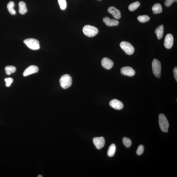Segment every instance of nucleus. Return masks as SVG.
<instances>
[{
  "mask_svg": "<svg viewBox=\"0 0 177 177\" xmlns=\"http://www.w3.org/2000/svg\"><path fill=\"white\" fill-rule=\"evenodd\" d=\"M101 64L104 68L108 70L111 69L114 65V62L111 60L107 57L103 58Z\"/></svg>",
  "mask_w": 177,
  "mask_h": 177,
  "instance_id": "f8f14e48",
  "label": "nucleus"
},
{
  "mask_svg": "<svg viewBox=\"0 0 177 177\" xmlns=\"http://www.w3.org/2000/svg\"><path fill=\"white\" fill-rule=\"evenodd\" d=\"M24 42L29 48L34 50H36L40 48L39 42L35 39L28 38L24 40Z\"/></svg>",
  "mask_w": 177,
  "mask_h": 177,
  "instance_id": "39448f33",
  "label": "nucleus"
},
{
  "mask_svg": "<svg viewBox=\"0 0 177 177\" xmlns=\"http://www.w3.org/2000/svg\"><path fill=\"white\" fill-rule=\"evenodd\" d=\"M159 123L160 127L164 132L167 133L169 127V124L164 114H160L159 116Z\"/></svg>",
  "mask_w": 177,
  "mask_h": 177,
  "instance_id": "f257e3e1",
  "label": "nucleus"
},
{
  "mask_svg": "<svg viewBox=\"0 0 177 177\" xmlns=\"http://www.w3.org/2000/svg\"><path fill=\"white\" fill-rule=\"evenodd\" d=\"M38 177H42L43 176L41 175H39L38 176Z\"/></svg>",
  "mask_w": 177,
  "mask_h": 177,
  "instance_id": "c85d7f7f",
  "label": "nucleus"
},
{
  "mask_svg": "<svg viewBox=\"0 0 177 177\" xmlns=\"http://www.w3.org/2000/svg\"><path fill=\"white\" fill-rule=\"evenodd\" d=\"M93 142L96 148L98 150L101 149L105 145V139L102 137L94 138Z\"/></svg>",
  "mask_w": 177,
  "mask_h": 177,
  "instance_id": "0eeeda50",
  "label": "nucleus"
},
{
  "mask_svg": "<svg viewBox=\"0 0 177 177\" xmlns=\"http://www.w3.org/2000/svg\"><path fill=\"white\" fill-rule=\"evenodd\" d=\"M173 72L174 75L175 79L176 81H177V67H175L174 68Z\"/></svg>",
  "mask_w": 177,
  "mask_h": 177,
  "instance_id": "cd10ccee",
  "label": "nucleus"
},
{
  "mask_svg": "<svg viewBox=\"0 0 177 177\" xmlns=\"http://www.w3.org/2000/svg\"><path fill=\"white\" fill-rule=\"evenodd\" d=\"M140 5V3L139 1H136L131 3L128 7L130 11H133L139 7Z\"/></svg>",
  "mask_w": 177,
  "mask_h": 177,
  "instance_id": "aec40b11",
  "label": "nucleus"
},
{
  "mask_svg": "<svg viewBox=\"0 0 177 177\" xmlns=\"http://www.w3.org/2000/svg\"><path fill=\"white\" fill-rule=\"evenodd\" d=\"M123 143L127 148L130 147L131 145V140L128 138L124 137L123 139Z\"/></svg>",
  "mask_w": 177,
  "mask_h": 177,
  "instance_id": "5701e85b",
  "label": "nucleus"
},
{
  "mask_svg": "<svg viewBox=\"0 0 177 177\" xmlns=\"http://www.w3.org/2000/svg\"><path fill=\"white\" fill-rule=\"evenodd\" d=\"M152 10L153 13L159 14L162 12V7L160 4L156 3L153 6Z\"/></svg>",
  "mask_w": 177,
  "mask_h": 177,
  "instance_id": "f3484780",
  "label": "nucleus"
},
{
  "mask_svg": "<svg viewBox=\"0 0 177 177\" xmlns=\"http://www.w3.org/2000/svg\"><path fill=\"white\" fill-rule=\"evenodd\" d=\"M83 32L86 36L91 37L96 36L98 33V30L93 26L86 25L83 28Z\"/></svg>",
  "mask_w": 177,
  "mask_h": 177,
  "instance_id": "7ed1b4c3",
  "label": "nucleus"
},
{
  "mask_svg": "<svg viewBox=\"0 0 177 177\" xmlns=\"http://www.w3.org/2000/svg\"><path fill=\"white\" fill-rule=\"evenodd\" d=\"M19 12L21 14H25L27 11L26 6L24 2L21 1L18 4Z\"/></svg>",
  "mask_w": 177,
  "mask_h": 177,
  "instance_id": "dca6fc26",
  "label": "nucleus"
},
{
  "mask_svg": "<svg viewBox=\"0 0 177 177\" xmlns=\"http://www.w3.org/2000/svg\"><path fill=\"white\" fill-rule=\"evenodd\" d=\"M5 81L6 83V86L7 87H9L11 85L13 81V79L12 78H6L5 79Z\"/></svg>",
  "mask_w": 177,
  "mask_h": 177,
  "instance_id": "a878e982",
  "label": "nucleus"
},
{
  "mask_svg": "<svg viewBox=\"0 0 177 177\" xmlns=\"http://www.w3.org/2000/svg\"><path fill=\"white\" fill-rule=\"evenodd\" d=\"M60 7L62 10L65 9L66 7V3L65 0H58Z\"/></svg>",
  "mask_w": 177,
  "mask_h": 177,
  "instance_id": "b1692460",
  "label": "nucleus"
},
{
  "mask_svg": "<svg viewBox=\"0 0 177 177\" xmlns=\"http://www.w3.org/2000/svg\"><path fill=\"white\" fill-rule=\"evenodd\" d=\"M39 69L37 66L35 65H31L26 69L23 72V75L24 76H27L30 75L37 73Z\"/></svg>",
  "mask_w": 177,
  "mask_h": 177,
  "instance_id": "9b49d317",
  "label": "nucleus"
},
{
  "mask_svg": "<svg viewBox=\"0 0 177 177\" xmlns=\"http://www.w3.org/2000/svg\"><path fill=\"white\" fill-rule=\"evenodd\" d=\"M153 73L155 76L158 78L161 77V64L160 62L157 59L153 60L152 63Z\"/></svg>",
  "mask_w": 177,
  "mask_h": 177,
  "instance_id": "20e7f679",
  "label": "nucleus"
},
{
  "mask_svg": "<svg viewBox=\"0 0 177 177\" xmlns=\"http://www.w3.org/2000/svg\"><path fill=\"white\" fill-rule=\"evenodd\" d=\"M116 151L115 145L112 144L109 147L107 152V155L109 157H112L114 156Z\"/></svg>",
  "mask_w": 177,
  "mask_h": 177,
  "instance_id": "a211bd4d",
  "label": "nucleus"
},
{
  "mask_svg": "<svg viewBox=\"0 0 177 177\" xmlns=\"http://www.w3.org/2000/svg\"><path fill=\"white\" fill-rule=\"evenodd\" d=\"M137 18L138 20L141 23L146 22L149 20L150 19V17L146 15L138 16Z\"/></svg>",
  "mask_w": 177,
  "mask_h": 177,
  "instance_id": "4be33fe9",
  "label": "nucleus"
},
{
  "mask_svg": "<svg viewBox=\"0 0 177 177\" xmlns=\"http://www.w3.org/2000/svg\"><path fill=\"white\" fill-rule=\"evenodd\" d=\"M177 0H166L165 5L167 7H169L174 2H177Z\"/></svg>",
  "mask_w": 177,
  "mask_h": 177,
  "instance_id": "bb28decb",
  "label": "nucleus"
},
{
  "mask_svg": "<svg viewBox=\"0 0 177 177\" xmlns=\"http://www.w3.org/2000/svg\"><path fill=\"white\" fill-rule=\"evenodd\" d=\"M72 77L68 74H65L62 75L60 79V83L61 87L66 89L72 85Z\"/></svg>",
  "mask_w": 177,
  "mask_h": 177,
  "instance_id": "f03ea898",
  "label": "nucleus"
},
{
  "mask_svg": "<svg viewBox=\"0 0 177 177\" xmlns=\"http://www.w3.org/2000/svg\"><path fill=\"white\" fill-rule=\"evenodd\" d=\"M104 22L107 26H117L119 24V21L117 20L110 18L109 17H105L103 19Z\"/></svg>",
  "mask_w": 177,
  "mask_h": 177,
  "instance_id": "4468645a",
  "label": "nucleus"
},
{
  "mask_svg": "<svg viewBox=\"0 0 177 177\" xmlns=\"http://www.w3.org/2000/svg\"><path fill=\"white\" fill-rule=\"evenodd\" d=\"M99 1H100V0H99Z\"/></svg>",
  "mask_w": 177,
  "mask_h": 177,
  "instance_id": "c756f323",
  "label": "nucleus"
},
{
  "mask_svg": "<svg viewBox=\"0 0 177 177\" xmlns=\"http://www.w3.org/2000/svg\"><path fill=\"white\" fill-rule=\"evenodd\" d=\"M157 37L159 40L161 39L163 37L164 34V26L163 25H159L157 27L155 31Z\"/></svg>",
  "mask_w": 177,
  "mask_h": 177,
  "instance_id": "2eb2a0df",
  "label": "nucleus"
},
{
  "mask_svg": "<svg viewBox=\"0 0 177 177\" xmlns=\"http://www.w3.org/2000/svg\"><path fill=\"white\" fill-rule=\"evenodd\" d=\"M121 73L123 75L129 77H132L135 74V71L131 67L127 66L122 67L121 69Z\"/></svg>",
  "mask_w": 177,
  "mask_h": 177,
  "instance_id": "1a4fd4ad",
  "label": "nucleus"
},
{
  "mask_svg": "<svg viewBox=\"0 0 177 177\" xmlns=\"http://www.w3.org/2000/svg\"><path fill=\"white\" fill-rule=\"evenodd\" d=\"M108 11L116 19H119L121 17V14L120 10L114 6H111L109 7L108 9Z\"/></svg>",
  "mask_w": 177,
  "mask_h": 177,
  "instance_id": "9d476101",
  "label": "nucleus"
},
{
  "mask_svg": "<svg viewBox=\"0 0 177 177\" xmlns=\"http://www.w3.org/2000/svg\"><path fill=\"white\" fill-rule=\"evenodd\" d=\"M109 104L111 107L118 110H122L124 106V104L121 101L116 99H114L112 100Z\"/></svg>",
  "mask_w": 177,
  "mask_h": 177,
  "instance_id": "ddd939ff",
  "label": "nucleus"
},
{
  "mask_svg": "<svg viewBox=\"0 0 177 177\" xmlns=\"http://www.w3.org/2000/svg\"><path fill=\"white\" fill-rule=\"evenodd\" d=\"M144 151V147L142 145H140L139 146L137 151V153L138 155H140L143 153Z\"/></svg>",
  "mask_w": 177,
  "mask_h": 177,
  "instance_id": "393cba45",
  "label": "nucleus"
},
{
  "mask_svg": "<svg viewBox=\"0 0 177 177\" xmlns=\"http://www.w3.org/2000/svg\"><path fill=\"white\" fill-rule=\"evenodd\" d=\"M174 44V38L171 34H169L166 36L164 42V45L166 48H172Z\"/></svg>",
  "mask_w": 177,
  "mask_h": 177,
  "instance_id": "6e6552de",
  "label": "nucleus"
},
{
  "mask_svg": "<svg viewBox=\"0 0 177 177\" xmlns=\"http://www.w3.org/2000/svg\"><path fill=\"white\" fill-rule=\"evenodd\" d=\"M120 47L127 54L132 55L135 51V49L130 43L126 42H122L120 43Z\"/></svg>",
  "mask_w": 177,
  "mask_h": 177,
  "instance_id": "423d86ee",
  "label": "nucleus"
},
{
  "mask_svg": "<svg viewBox=\"0 0 177 177\" xmlns=\"http://www.w3.org/2000/svg\"><path fill=\"white\" fill-rule=\"evenodd\" d=\"M15 6V4L14 2L11 1L8 4L7 8H8V11L12 15H14L16 14V12L14 9Z\"/></svg>",
  "mask_w": 177,
  "mask_h": 177,
  "instance_id": "6ab92c4d",
  "label": "nucleus"
},
{
  "mask_svg": "<svg viewBox=\"0 0 177 177\" xmlns=\"http://www.w3.org/2000/svg\"><path fill=\"white\" fill-rule=\"evenodd\" d=\"M16 67L13 66H8L5 68V71L6 74L10 75L16 72Z\"/></svg>",
  "mask_w": 177,
  "mask_h": 177,
  "instance_id": "412c9836",
  "label": "nucleus"
}]
</instances>
